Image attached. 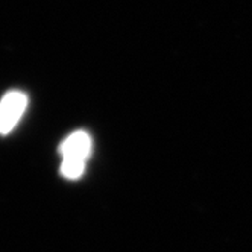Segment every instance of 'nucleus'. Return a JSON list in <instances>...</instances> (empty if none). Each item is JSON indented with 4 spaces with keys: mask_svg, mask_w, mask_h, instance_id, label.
Here are the masks:
<instances>
[{
    "mask_svg": "<svg viewBox=\"0 0 252 252\" xmlns=\"http://www.w3.org/2000/svg\"><path fill=\"white\" fill-rule=\"evenodd\" d=\"M85 161L75 158H64L61 164V173L68 179H76L84 173Z\"/></svg>",
    "mask_w": 252,
    "mask_h": 252,
    "instance_id": "obj_3",
    "label": "nucleus"
},
{
    "mask_svg": "<svg viewBox=\"0 0 252 252\" xmlns=\"http://www.w3.org/2000/svg\"><path fill=\"white\" fill-rule=\"evenodd\" d=\"M28 97L22 92H9L0 100V134H8L26 110Z\"/></svg>",
    "mask_w": 252,
    "mask_h": 252,
    "instance_id": "obj_1",
    "label": "nucleus"
},
{
    "mask_svg": "<svg viewBox=\"0 0 252 252\" xmlns=\"http://www.w3.org/2000/svg\"><path fill=\"white\" fill-rule=\"evenodd\" d=\"M92 151V138L84 131H76L68 135L60 148L64 158H75L85 161Z\"/></svg>",
    "mask_w": 252,
    "mask_h": 252,
    "instance_id": "obj_2",
    "label": "nucleus"
}]
</instances>
